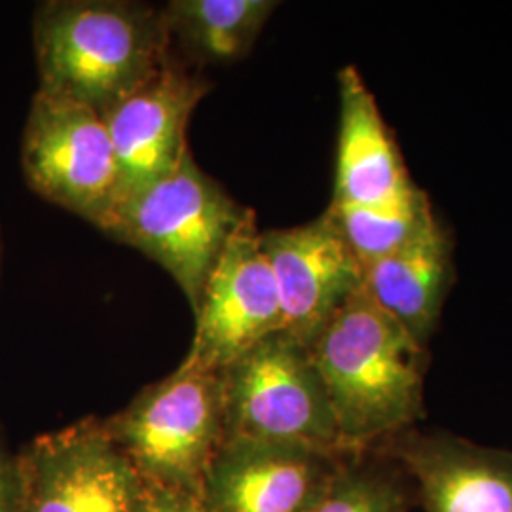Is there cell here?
<instances>
[{
    "label": "cell",
    "instance_id": "obj_1",
    "mask_svg": "<svg viewBox=\"0 0 512 512\" xmlns=\"http://www.w3.org/2000/svg\"><path fill=\"white\" fill-rule=\"evenodd\" d=\"M346 454L372 452L425 418L427 348L361 289L310 346Z\"/></svg>",
    "mask_w": 512,
    "mask_h": 512
},
{
    "label": "cell",
    "instance_id": "obj_15",
    "mask_svg": "<svg viewBox=\"0 0 512 512\" xmlns=\"http://www.w3.org/2000/svg\"><path fill=\"white\" fill-rule=\"evenodd\" d=\"M274 0H171L164 8L171 50L188 67L236 63L251 54L272 18Z\"/></svg>",
    "mask_w": 512,
    "mask_h": 512
},
{
    "label": "cell",
    "instance_id": "obj_18",
    "mask_svg": "<svg viewBox=\"0 0 512 512\" xmlns=\"http://www.w3.org/2000/svg\"><path fill=\"white\" fill-rule=\"evenodd\" d=\"M0 512H19L18 454L6 442L0 425Z\"/></svg>",
    "mask_w": 512,
    "mask_h": 512
},
{
    "label": "cell",
    "instance_id": "obj_20",
    "mask_svg": "<svg viewBox=\"0 0 512 512\" xmlns=\"http://www.w3.org/2000/svg\"><path fill=\"white\" fill-rule=\"evenodd\" d=\"M0 262H2V230H0Z\"/></svg>",
    "mask_w": 512,
    "mask_h": 512
},
{
    "label": "cell",
    "instance_id": "obj_5",
    "mask_svg": "<svg viewBox=\"0 0 512 512\" xmlns=\"http://www.w3.org/2000/svg\"><path fill=\"white\" fill-rule=\"evenodd\" d=\"M226 439L274 440L346 454L310 348L275 332L220 370Z\"/></svg>",
    "mask_w": 512,
    "mask_h": 512
},
{
    "label": "cell",
    "instance_id": "obj_17",
    "mask_svg": "<svg viewBox=\"0 0 512 512\" xmlns=\"http://www.w3.org/2000/svg\"><path fill=\"white\" fill-rule=\"evenodd\" d=\"M414 488L403 469L372 450L349 456L308 512H412Z\"/></svg>",
    "mask_w": 512,
    "mask_h": 512
},
{
    "label": "cell",
    "instance_id": "obj_19",
    "mask_svg": "<svg viewBox=\"0 0 512 512\" xmlns=\"http://www.w3.org/2000/svg\"><path fill=\"white\" fill-rule=\"evenodd\" d=\"M143 512H207L200 497L148 486Z\"/></svg>",
    "mask_w": 512,
    "mask_h": 512
},
{
    "label": "cell",
    "instance_id": "obj_11",
    "mask_svg": "<svg viewBox=\"0 0 512 512\" xmlns=\"http://www.w3.org/2000/svg\"><path fill=\"white\" fill-rule=\"evenodd\" d=\"M274 272L283 330L310 348L351 296L363 289V264L329 209L306 224L260 234Z\"/></svg>",
    "mask_w": 512,
    "mask_h": 512
},
{
    "label": "cell",
    "instance_id": "obj_6",
    "mask_svg": "<svg viewBox=\"0 0 512 512\" xmlns=\"http://www.w3.org/2000/svg\"><path fill=\"white\" fill-rule=\"evenodd\" d=\"M21 169L31 190L99 230L118 196V164L105 118L76 101L33 95L21 139Z\"/></svg>",
    "mask_w": 512,
    "mask_h": 512
},
{
    "label": "cell",
    "instance_id": "obj_4",
    "mask_svg": "<svg viewBox=\"0 0 512 512\" xmlns=\"http://www.w3.org/2000/svg\"><path fill=\"white\" fill-rule=\"evenodd\" d=\"M103 423L145 484L200 497L226 440L220 372L183 361Z\"/></svg>",
    "mask_w": 512,
    "mask_h": 512
},
{
    "label": "cell",
    "instance_id": "obj_8",
    "mask_svg": "<svg viewBox=\"0 0 512 512\" xmlns=\"http://www.w3.org/2000/svg\"><path fill=\"white\" fill-rule=\"evenodd\" d=\"M255 211L226 243L194 310L196 330L183 361L220 372L283 330L274 272L262 249Z\"/></svg>",
    "mask_w": 512,
    "mask_h": 512
},
{
    "label": "cell",
    "instance_id": "obj_16",
    "mask_svg": "<svg viewBox=\"0 0 512 512\" xmlns=\"http://www.w3.org/2000/svg\"><path fill=\"white\" fill-rule=\"evenodd\" d=\"M327 209L363 266L395 253L437 219L427 194L418 186L387 202Z\"/></svg>",
    "mask_w": 512,
    "mask_h": 512
},
{
    "label": "cell",
    "instance_id": "obj_9",
    "mask_svg": "<svg viewBox=\"0 0 512 512\" xmlns=\"http://www.w3.org/2000/svg\"><path fill=\"white\" fill-rule=\"evenodd\" d=\"M211 88L173 54L160 73L103 116L118 164L114 211L183 162L190 152L188 124Z\"/></svg>",
    "mask_w": 512,
    "mask_h": 512
},
{
    "label": "cell",
    "instance_id": "obj_14",
    "mask_svg": "<svg viewBox=\"0 0 512 512\" xmlns=\"http://www.w3.org/2000/svg\"><path fill=\"white\" fill-rule=\"evenodd\" d=\"M454 283V245L439 219L395 253L363 266V289L418 344H429Z\"/></svg>",
    "mask_w": 512,
    "mask_h": 512
},
{
    "label": "cell",
    "instance_id": "obj_7",
    "mask_svg": "<svg viewBox=\"0 0 512 512\" xmlns=\"http://www.w3.org/2000/svg\"><path fill=\"white\" fill-rule=\"evenodd\" d=\"M19 512H143L147 484L110 439L84 418L18 452Z\"/></svg>",
    "mask_w": 512,
    "mask_h": 512
},
{
    "label": "cell",
    "instance_id": "obj_12",
    "mask_svg": "<svg viewBox=\"0 0 512 512\" xmlns=\"http://www.w3.org/2000/svg\"><path fill=\"white\" fill-rule=\"evenodd\" d=\"M376 452L403 469L423 512H512V450L414 427Z\"/></svg>",
    "mask_w": 512,
    "mask_h": 512
},
{
    "label": "cell",
    "instance_id": "obj_2",
    "mask_svg": "<svg viewBox=\"0 0 512 512\" xmlns=\"http://www.w3.org/2000/svg\"><path fill=\"white\" fill-rule=\"evenodd\" d=\"M40 92L105 116L171 59L164 10L133 0H48L33 21Z\"/></svg>",
    "mask_w": 512,
    "mask_h": 512
},
{
    "label": "cell",
    "instance_id": "obj_13",
    "mask_svg": "<svg viewBox=\"0 0 512 512\" xmlns=\"http://www.w3.org/2000/svg\"><path fill=\"white\" fill-rule=\"evenodd\" d=\"M338 88L340 131L330 205H374L414 188L393 133L361 73L344 67L338 73Z\"/></svg>",
    "mask_w": 512,
    "mask_h": 512
},
{
    "label": "cell",
    "instance_id": "obj_10",
    "mask_svg": "<svg viewBox=\"0 0 512 512\" xmlns=\"http://www.w3.org/2000/svg\"><path fill=\"white\" fill-rule=\"evenodd\" d=\"M349 456L302 444L228 437L209 465L207 512H308Z\"/></svg>",
    "mask_w": 512,
    "mask_h": 512
},
{
    "label": "cell",
    "instance_id": "obj_3",
    "mask_svg": "<svg viewBox=\"0 0 512 512\" xmlns=\"http://www.w3.org/2000/svg\"><path fill=\"white\" fill-rule=\"evenodd\" d=\"M249 213L190 150L167 177L122 203L101 232L160 264L194 311L220 253Z\"/></svg>",
    "mask_w": 512,
    "mask_h": 512
}]
</instances>
